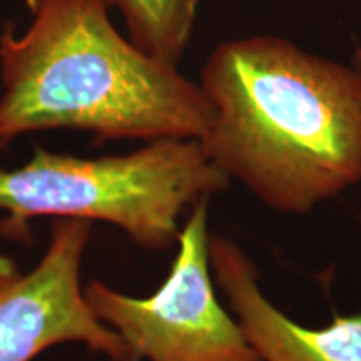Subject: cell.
I'll return each mask as SVG.
<instances>
[{
  "instance_id": "cell-1",
  "label": "cell",
  "mask_w": 361,
  "mask_h": 361,
  "mask_svg": "<svg viewBox=\"0 0 361 361\" xmlns=\"http://www.w3.org/2000/svg\"><path fill=\"white\" fill-rule=\"evenodd\" d=\"M200 85L202 147L269 209L310 214L361 183V72L278 35L226 40Z\"/></svg>"
},
{
  "instance_id": "cell-2",
  "label": "cell",
  "mask_w": 361,
  "mask_h": 361,
  "mask_svg": "<svg viewBox=\"0 0 361 361\" xmlns=\"http://www.w3.org/2000/svg\"><path fill=\"white\" fill-rule=\"evenodd\" d=\"M30 24L0 34V142L42 129L106 139H201L213 106L200 84L124 39L109 0H25Z\"/></svg>"
},
{
  "instance_id": "cell-3",
  "label": "cell",
  "mask_w": 361,
  "mask_h": 361,
  "mask_svg": "<svg viewBox=\"0 0 361 361\" xmlns=\"http://www.w3.org/2000/svg\"><path fill=\"white\" fill-rule=\"evenodd\" d=\"M231 179L200 139H157L124 156L82 159L42 147L24 166L0 169L4 233L25 234L39 216L106 221L152 251L178 243L179 218L226 191Z\"/></svg>"
},
{
  "instance_id": "cell-4",
  "label": "cell",
  "mask_w": 361,
  "mask_h": 361,
  "mask_svg": "<svg viewBox=\"0 0 361 361\" xmlns=\"http://www.w3.org/2000/svg\"><path fill=\"white\" fill-rule=\"evenodd\" d=\"M207 201L189 209L168 278L152 295L133 298L101 281L85 286L84 296L92 313L121 336L133 358L261 361L236 318L216 296Z\"/></svg>"
},
{
  "instance_id": "cell-5",
  "label": "cell",
  "mask_w": 361,
  "mask_h": 361,
  "mask_svg": "<svg viewBox=\"0 0 361 361\" xmlns=\"http://www.w3.org/2000/svg\"><path fill=\"white\" fill-rule=\"evenodd\" d=\"M90 221L57 218L40 263L0 293V361H30L59 343L129 361L128 346L96 318L80 288Z\"/></svg>"
},
{
  "instance_id": "cell-6",
  "label": "cell",
  "mask_w": 361,
  "mask_h": 361,
  "mask_svg": "<svg viewBox=\"0 0 361 361\" xmlns=\"http://www.w3.org/2000/svg\"><path fill=\"white\" fill-rule=\"evenodd\" d=\"M209 263L229 311L261 361H361V311L333 313L324 326H305L264 295L258 266L231 238L209 234Z\"/></svg>"
},
{
  "instance_id": "cell-7",
  "label": "cell",
  "mask_w": 361,
  "mask_h": 361,
  "mask_svg": "<svg viewBox=\"0 0 361 361\" xmlns=\"http://www.w3.org/2000/svg\"><path fill=\"white\" fill-rule=\"evenodd\" d=\"M119 8L135 45L178 66L191 42L201 0H109Z\"/></svg>"
},
{
  "instance_id": "cell-8",
  "label": "cell",
  "mask_w": 361,
  "mask_h": 361,
  "mask_svg": "<svg viewBox=\"0 0 361 361\" xmlns=\"http://www.w3.org/2000/svg\"><path fill=\"white\" fill-rule=\"evenodd\" d=\"M19 276L20 271L17 268V264L13 263V259L0 252V293L6 290L7 286H11Z\"/></svg>"
},
{
  "instance_id": "cell-9",
  "label": "cell",
  "mask_w": 361,
  "mask_h": 361,
  "mask_svg": "<svg viewBox=\"0 0 361 361\" xmlns=\"http://www.w3.org/2000/svg\"><path fill=\"white\" fill-rule=\"evenodd\" d=\"M356 69L361 72V45H356L355 52H353V62H351Z\"/></svg>"
},
{
  "instance_id": "cell-10",
  "label": "cell",
  "mask_w": 361,
  "mask_h": 361,
  "mask_svg": "<svg viewBox=\"0 0 361 361\" xmlns=\"http://www.w3.org/2000/svg\"><path fill=\"white\" fill-rule=\"evenodd\" d=\"M129 361H141V360H139V358H130Z\"/></svg>"
},
{
  "instance_id": "cell-11",
  "label": "cell",
  "mask_w": 361,
  "mask_h": 361,
  "mask_svg": "<svg viewBox=\"0 0 361 361\" xmlns=\"http://www.w3.org/2000/svg\"><path fill=\"white\" fill-rule=\"evenodd\" d=\"M0 147H2V142H0Z\"/></svg>"
}]
</instances>
